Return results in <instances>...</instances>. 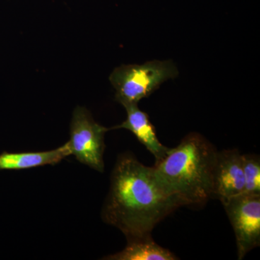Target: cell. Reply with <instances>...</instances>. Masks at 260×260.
I'll list each match as a JSON object with an SVG mask.
<instances>
[{
    "label": "cell",
    "mask_w": 260,
    "mask_h": 260,
    "mask_svg": "<svg viewBox=\"0 0 260 260\" xmlns=\"http://www.w3.org/2000/svg\"><path fill=\"white\" fill-rule=\"evenodd\" d=\"M244 189L242 194H260V159L254 154H242Z\"/></svg>",
    "instance_id": "obj_10"
},
{
    "label": "cell",
    "mask_w": 260,
    "mask_h": 260,
    "mask_svg": "<svg viewBox=\"0 0 260 260\" xmlns=\"http://www.w3.org/2000/svg\"><path fill=\"white\" fill-rule=\"evenodd\" d=\"M181 206L159 183L153 167L143 165L133 154L124 153L113 169L102 216L130 239L151 235L156 225Z\"/></svg>",
    "instance_id": "obj_1"
},
{
    "label": "cell",
    "mask_w": 260,
    "mask_h": 260,
    "mask_svg": "<svg viewBox=\"0 0 260 260\" xmlns=\"http://www.w3.org/2000/svg\"><path fill=\"white\" fill-rule=\"evenodd\" d=\"M218 150L199 133L186 135L155 161V177L183 206L204 205L213 197V171Z\"/></svg>",
    "instance_id": "obj_2"
},
{
    "label": "cell",
    "mask_w": 260,
    "mask_h": 260,
    "mask_svg": "<svg viewBox=\"0 0 260 260\" xmlns=\"http://www.w3.org/2000/svg\"><path fill=\"white\" fill-rule=\"evenodd\" d=\"M111 260H177L169 249L155 243L152 235L127 239V245L120 252L104 258Z\"/></svg>",
    "instance_id": "obj_9"
},
{
    "label": "cell",
    "mask_w": 260,
    "mask_h": 260,
    "mask_svg": "<svg viewBox=\"0 0 260 260\" xmlns=\"http://www.w3.org/2000/svg\"><path fill=\"white\" fill-rule=\"evenodd\" d=\"M237 241L242 260L260 244V194H241L222 203Z\"/></svg>",
    "instance_id": "obj_5"
},
{
    "label": "cell",
    "mask_w": 260,
    "mask_h": 260,
    "mask_svg": "<svg viewBox=\"0 0 260 260\" xmlns=\"http://www.w3.org/2000/svg\"><path fill=\"white\" fill-rule=\"evenodd\" d=\"M124 107L127 114L126 120L111 129L129 130L155 157V161L164 158L169 148L164 146L158 140L155 127L150 122L148 114L140 110L138 104H130Z\"/></svg>",
    "instance_id": "obj_7"
},
{
    "label": "cell",
    "mask_w": 260,
    "mask_h": 260,
    "mask_svg": "<svg viewBox=\"0 0 260 260\" xmlns=\"http://www.w3.org/2000/svg\"><path fill=\"white\" fill-rule=\"evenodd\" d=\"M177 68L172 61L153 60L143 64L122 65L110 75L116 90V100L123 107L138 104L148 97L162 83L176 78Z\"/></svg>",
    "instance_id": "obj_3"
},
{
    "label": "cell",
    "mask_w": 260,
    "mask_h": 260,
    "mask_svg": "<svg viewBox=\"0 0 260 260\" xmlns=\"http://www.w3.org/2000/svg\"><path fill=\"white\" fill-rule=\"evenodd\" d=\"M109 129L94 120L85 108H75L68 141L71 155L94 170L104 172V135Z\"/></svg>",
    "instance_id": "obj_4"
},
{
    "label": "cell",
    "mask_w": 260,
    "mask_h": 260,
    "mask_svg": "<svg viewBox=\"0 0 260 260\" xmlns=\"http://www.w3.org/2000/svg\"><path fill=\"white\" fill-rule=\"evenodd\" d=\"M244 189L242 154L237 149L218 151L213 171V196L221 203Z\"/></svg>",
    "instance_id": "obj_6"
},
{
    "label": "cell",
    "mask_w": 260,
    "mask_h": 260,
    "mask_svg": "<svg viewBox=\"0 0 260 260\" xmlns=\"http://www.w3.org/2000/svg\"><path fill=\"white\" fill-rule=\"evenodd\" d=\"M71 155L68 143L54 150L27 153L0 154V171L23 170L32 168L54 166Z\"/></svg>",
    "instance_id": "obj_8"
}]
</instances>
